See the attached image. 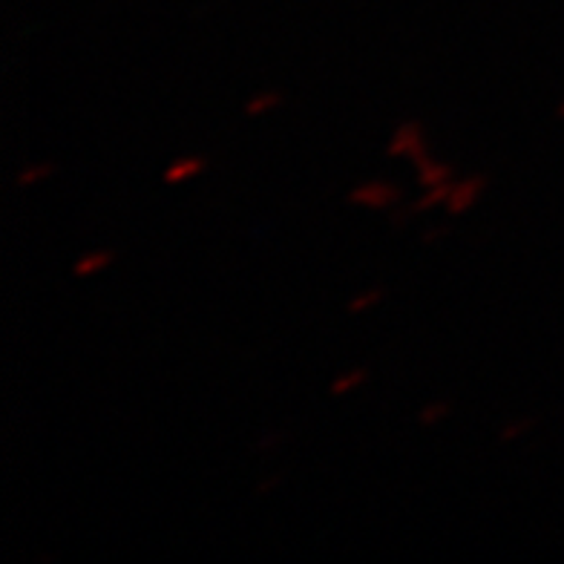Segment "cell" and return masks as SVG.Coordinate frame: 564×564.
<instances>
[{
  "instance_id": "cell-13",
  "label": "cell",
  "mask_w": 564,
  "mask_h": 564,
  "mask_svg": "<svg viewBox=\"0 0 564 564\" xmlns=\"http://www.w3.org/2000/svg\"><path fill=\"white\" fill-rule=\"evenodd\" d=\"M449 234V225H435V228L423 230V242H435V239H444Z\"/></svg>"
},
{
  "instance_id": "cell-8",
  "label": "cell",
  "mask_w": 564,
  "mask_h": 564,
  "mask_svg": "<svg viewBox=\"0 0 564 564\" xmlns=\"http://www.w3.org/2000/svg\"><path fill=\"white\" fill-rule=\"evenodd\" d=\"M282 105V96L280 93H274V89H265V93H260V96H253L251 101L246 105V112L248 116H262V112L274 110V107Z\"/></svg>"
},
{
  "instance_id": "cell-7",
  "label": "cell",
  "mask_w": 564,
  "mask_h": 564,
  "mask_svg": "<svg viewBox=\"0 0 564 564\" xmlns=\"http://www.w3.org/2000/svg\"><path fill=\"white\" fill-rule=\"evenodd\" d=\"M366 380H369V371H366L364 366H355V369L343 371L340 378L332 383V394H335V398H343V394L351 392V389H357L360 383H366Z\"/></svg>"
},
{
  "instance_id": "cell-15",
  "label": "cell",
  "mask_w": 564,
  "mask_h": 564,
  "mask_svg": "<svg viewBox=\"0 0 564 564\" xmlns=\"http://www.w3.org/2000/svg\"><path fill=\"white\" fill-rule=\"evenodd\" d=\"M556 116H558V119H564V101H562V107L556 110Z\"/></svg>"
},
{
  "instance_id": "cell-4",
  "label": "cell",
  "mask_w": 564,
  "mask_h": 564,
  "mask_svg": "<svg viewBox=\"0 0 564 564\" xmlns=\"http://www.w3.org/2000/svg\"><path fill=\"white\" fill-rule=\"evenodd\" d=\"M412 164H415V173H417V185L426 191V187H435V185H444V182H453V167L444 162H435V159L421 150L412 156Z\"/></svg>"
},
{
  "instance_id": "cell-14",
  "label": "cell",
  "mask_w": 564,
  "mask_h": 564,
  "mask_svg": "<svg viewBox=\"0 0 564 564\" xmlns=\"http://www.w3.org/2000/svg\"><path fill=\"white\" fill-rule=\"evenodd\" d=\"M276 484H280V478H271V481H265V484H260V492H268V490H274Z\"/></svg>"
},
{
  "instance_id": "cell-1",
  "label": "cell",
  "mask_w": 564,
  "mask_h": 564,
  "mask_svg": "<svg viewBox=\"0 0 564 564\" xmlns=\"http://www.w3.org/2000/svg\"><path fill=\"white\" fill-rule=\"evenodd\" d=\"M398 199H401V187L389 185V182H383V178H369V182L357 185L349 194L351 205H360V208H371V210L392 208Z\"/></svg>"
},
{
  "instance_id": "cell-12",
  "label": "cell",
  "mask_w": 564,
  "mask_h": 564,
  "mask_svg": "<svg viewBox=\"0 0 564 564\" xmlns=\"http://www.w3.org/2000/svg\"><path fill=\"white\" fill-rule=\"evenodd\" d=\"M533 423L535 421H530V417H519V421L505 423V430L498 432V441H501V444H512V441L519 438V435L530 432V426H533Z\"/></svg>"
},
{
  "instance_id": "cell-5",
  "label": "cell",
  "mask_w": 564,
  "mask_h": 564,
  "mask_svg": "<svg viewBox=\"0 0 564 564\" xmlns=\"http://www.w3.org/2000/svg\"><path fill=\"white\" fill-rule=\"evenodd\" d=\"M208 167V159L205 156H196V153H187V156L176 159V162L164 171V185H182V182H187V178L199 176L202 171Z\"/></svg>"
},
{
  "instance_id": "cell-9",
  "label": "cell",
  "mask_w": 564,
  "mask_h": 564,
  "mask_svg": "<svg viewBox=\"0 0 564 564\" xmlns=\"http://www.w3.org/2000/svg\"><path fill=\"white\" fill-rule=\"evenodd\" d=\"M449 412H453V403L449 401H432L421 409V415L417 417H421L423 426H438Z\"/></svg>"
},
{
  "instance_id": "cell-10",
  "label": "cell",
  "mask_w": 564,
  "mask_h": 564,
  "mask_svg": "<svg viewBox=\"0 0 564 564\" xmlns=\"http://www.w3.org/2000/svg\"><path fill=\"white\" fill-rule=\"evenodd\" d=\"M383 300V289L380 285H375V289L364 291V294H357L355 300L349 303V314H360V312H369V308H375V305Z\"/></svg>"
},
{
  "instance_id": "cell-3",
  "label": "cell",
  "mask_w": 564,
  "mask_h": 564,
  "mask_svg": "<svg viewBox=\"0 0 564 564\" xmlns=\"http://www.w3.org/2000/svg\"><path fill=\"white\" fill-rule=\"evenodd\" d=\"M421 150H426V144H423V127L421 121H403L398 130H394L392 141H389V156H415V153H421Z\"/></svg>"
},
{
  "instance_id": "cell-6",
  "label": "cell",
  "mask_w": 564,
  "mask_h": 564,
  "mask_svg": "<svg viewBox=\"0 0 564 564\" xmlns=\"http://www.w3.org/2000/svg\"><path fill=\"white\" fill-rule=\"evenodd\" d=\"M112 260H116V253H112L110 248H93V251H87L82 260L75 262L73 276L84 280V276L98 274V271H105L107 265H112Z\"/></svg>"
},
{
  "instance_id": "cell-2",
  "label": "cell",
  "mask_w": 564,
  "mask_h": 564,
  "mask_svg": "<svg viewBox=\"0 0 564 564\" xmlns=\"http://www.w3.org/2000/svg\"><path fill=\"white\" fill-rule=\"evenodd\" d=\"M484 187H487V176H484V173L460 176L458 182H453V191H449V199H446V210H449V216L467 214V210L478 202Z\"/></svg>"
},
{
  "instance_id": "cell-11",
  "label": "cell",
  "mask_w": 564,
  "mask_h": 564,
  "mask_svg": "<svg viewBox=\"0 0 564 564\" xmlns=\"http://www.w3.org/2000/svg\"><path fill=\"white\" fill-rule=\"evenodd\" d=\"M53 173V164H30L26 171H21V176H18V185L21 187H32L37 185V182H44L46 176Z\"/></svg>"
}]
</instances>
